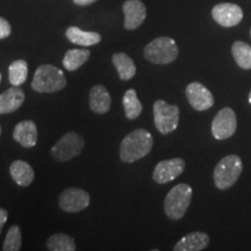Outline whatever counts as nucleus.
Listing matches in <instances>:
<instances>
[{"label": "nucleus", "instance_id": "f03ea898", "mask_svg": "<svg viewBox=\"0 0 251 251\" xmlns=\"http://www.w3.org/2000/svg\"><path fill=\"white\" fill-rule=\"evenodd\" d=\"M67 86L64 72L57 67L43 64L36 69L31 87L39 93H55Z\"/></svg>", "mask_w": 251, "mask_h": 251}, {"label": "nucleus", "instance_id": "423d86ee", "mask_svg": "<svg viewBox=\"0 0 251 251\" xmlns=\"http://www.w3.org/2000/svg\"><path fill=\"white\" fill-rule=\"evenodd\" d=\"M153 121L157 130L168 135L177 129L179 124V107L170 105L164 100H157L153 103Z\"/></svg>", "mask_w": 251, "mask_h": 251}, {"label": "nucleus", "instance_id": "f3484780", "mask_svg": "<svg viewBox=\"0 0 251 251\" xmlns=\"http://www.w3.org/2000/svg\"><path fill=\"white\" fill-rule=\"evenodd\" d=\"M209 236L202 231H194L184 236L174 247L175 251H200L208 246Z\"/></svg>", "mask_w": 251, "mask_h": 251}, {"label": "nucleus", "instance_id": "0eeeda50", "mask_svg": "<svg viewBox=\"0 0 251 251\" xmlns=\"http://www.w3.org/2000/svg\"><path fill=\"white\" fill-rule=\"evenodd\" d=\"M85 141L75 131H69L59 139L51 148L52 158L57 162H68L83 151Z\"/></svg>", "mask_w": 251, "mask_h": 251}, {"label": "nucleus", "instance_id": "b1692460", "mask_svg": "<svg viewBox=\"0 0 251 251\" xmlns=\"http://www.w3.org/2000/svg\"><path fill=\"white\" fill-rule=\"evenodd\" d=\"M231 54L240 68L251 70V47L242 41H236L231 47Z\"/></svg>", "mask_w": 251, "mask_h": 251}, {"label": "nucleus", "instance_id": "9d476101", "mask_svg": "<svg viewBox=\"0 0 251 251\" xmlns=\"http://www.w3.org/2000/svg\"><path fill=\"white\" fill-rule=\"evenodd\" d=\"M185 170V161L183 158H172L165 159V161L159 162L155 166L152 178L156 183L166 184L175 180L176 178L179 177Z\"/></svg>", "mask_w": 251, "mask_h": 251}, {"label": "nucleus", "instance_id": "9b49d317", "mask_svg": "<svg viewBox=\"0 0 251 251\" xmlns=\"http://www.w3.org/2000/svg\"><path fill=\"white\" fill-rule=\"evenodd\" d=\"M212 17L222 27H234L242 21L243 11L240 6L231 2H222L212 9Z\"/></svg>", "mask_w": 251, "mask_h": 251}, {"label": "nucleus", "instance_id": "6e6552de", "mask_svg": "<svg viewBox=\"0 0 251 251\" xmlns=\"http://www.w3.org/2000/svg\"><path fill=\"white\" fill-rule=\"evenodd\" d=\"M237 128L236 114L231 108L225 107L218 112L212 122V134L216 140H226L233 136Z\"/></svg>", "mask_w": 251, "mask_h": 251}, {"label": "nucleus", "instance_id": "c756f323", "mask_svg": "<svg viewBox=\"0 0 251 251\" xmlns=\"http://www.w3.org/2000/svg\"><path fill=\"white\" fill-rule=\"evenodd\" d=\"M249 102L251 103V92H250V94H249Z\"/></svg>", "mask_w": 251, "mask_h": 251}, {"label": "nucleus", "instance_id": "4468645a", "mask_svg": "<svg viewBox=\"0 0 251 251\" xmlns=\"http://www.w3.org/2000/svg\"><path fill=\"white\" fill-rule=\"evenodd\" d=\"M13 139L25 148H33L37 143V128L35 122L25 120L15 126Z\"/></svg>", "mask_w": 251, "mask_h": 251}, {"label": "nucleus", "instance_id": "aec40b11", "mask_svg": "<svg viewBox=\"0 0 251 251\" xmlns=\"http://www.w3.org/2000/svg\"><path fill=\"white\" fill-rule=\"evenodd\" d=\"M112 62L121 80H129L136 75V65L130 56L125 52H117L113 55Z\"/></svg>", "mask_w": 251, "mask_h": 251}, {"label": "nucleus", "instance_id": "5701e85b", "mask_svg": "<svg viewBox=\"0 0 251 251\" xmlns=\"http://www.w3.org/2000/svg\"><path fill=\"white\" fill-rule=\"evenodd\" d=\"M47 249L50 251H75L77 249L75 240L68 234L57 233L47 241Z\"/></svg>", "mask_w": 251, "mask_h": 251}, {"label": "nucleus", "instance_id": "dca6fc26", "mask_svg": "<svg viewBox=\"0 0 251 251\" xmlns=\"http://www.w3.org/2000/svg\"><path fill=\"white\" fill-rule=\"evenodd\" d=\"M112 103L111 94L103 85H94L90 91V107L94 113L105 114Z\"/></svg>", "mask_w": 251, "mask_h": 251}, {"label": "nucleus", "instance_id": "bb28decb", "mask_svg": "<svg viewBox=\"0 0 251 251\" xmlns=\"http://www.w3.org/2000/svg\"><path fill=\"white\" fill-rule=\"evenodd\" d=\"M12 33V27L11 25L6 19L0 17V40H4L6 37H8Z\"/></svg>", "mask_w": 251, "mask_h": 251}, {"label": "nucleus", "instance_id": "cd10ccee", "mask_svg": "<svg viewBox=\"0 0 251 251\" xmlns=\"http://www.w3.org/2000/svg\"><path fill=\"white\" fill-rule=\"evenodd\" d=\"M7 218H8L7 211L0 207V234H1V230L2 228H4L5 224L7 222Z\"/></svg>", "mask_w": 251, "mask_h": 251}, {"label": "nucleus", "instance_id": "2f4dec72", "mask_svg": "<svg viewBox=\"0 0 251 251\" xmlns=\"http://www.w3.org/2000/svg\"><path fill=\"white\" fill-rule=\"evenodd\" d=\"M0 80H1V74H0Z\"/></svg>", "mask_w": 251, "mask_h": 251}, {"label": "nucleus", "instance_id": "ddd939ff", "mask_svg": "<svg viewBox=\"0 0 251 251\" xmlns=\"http://www.w3.org/2000/svg\"><path fill=\"white\" fill-rule=\"evenodd\" d=\"M122 9L125 14L124 26L127 30L137 29L147 18V7L141 0H126Z\"/></svg>", "mask_w": 251, "mask_h": 251}, {"label": "nucleus", "instance_id": "7c9ffc66", "mask_svg": "<svg viewBox=\"0 0 251 251\" xmlns=\"http://www.w3.org/2000/svg\"><path fill=\"white\" fill-rule=\"evenodd\" d=\"M0 135H1V126H0Z\"/></svg>", "mask_w": 251, "mask_h": 251}, {"label": "nucleus", "instance_id": "f257e3e1", "mask_svg": "<svg viewBox=\"0 0 251 251\" xmlns=\"http://www.w3.org/2000/svg\"><path fill=\"white\" fill-rule=\"evenodd\" d=\"M153 139L148 130L139 128L127 135L120 146V158L125 163H134L151 151Z\"/></svg>", "mask_w": 251, "mask_h": 251}, {"label": "nucleus", "instance_id": "f8f14e48", "mask_svg": "<svg viewBox=\"0 0 251 251\" xmlns=\"http://www.w3.org/2000/svg\"><path fill=\"white\" fill-rule=\"evenodd\" d=\"M186 97L190 105L197 111H206L214 105V98L211 91L198 81L188 84L186 87Z\"/></svg>", "mask_w": 251, "mask_h": 251}, {"label": "nucleus", "instance_id": "c85d7f7f", "mask_svg": "<svg viewBox=\"0 0 251 251\" xmlns=\"http://www.w3.org/2000/svg\"><path fill=\"white\" fill-rule=\"evenodd\" d=\"M72 1H74L76 5H79V6H87V5L93 4V2H96L97 0H72Z\"/></svg>", "mask_w": 251, "mask_h": 251}, {"label": "nucleus", "instance_id": "473e14b6", "mask_svg": "<svg viewBox=\"0 0 251 251\" xmlns=\"http://www.w3.org/2000/svg\"><path fill=\"white\" fill-rule=\"evenodd\" d=\"M250 35H251V29H250Z\"/></svg>", "mask_w": 251, "mask_h": 251}, {"label": "nucleus", "instance_id": "a878e982", "mask_svg": "<svg viewBox=\"0 0 251 251\" xmlns=\"http://www.w3.org/2000/svg\"><path fill=\"white\" fill-rule=\"evenodd\" d=\"M23 246V234L19 226H12L8 229L4 241L2 250L4 251H19Z\"/></svg>", "mask_w": 251, "mask_h": 251}, {"label": "nucleus", "instance_id": "2eb2a0df", "mask_svg": "<svg viewBox=\"0 0 251 251\" xmlns=\"http://www.w3.org/2000/svg\"><path fill=\"white\" fill-rule=\"evenodd\" d=\"M25 101V93L19 86H13L0 94V115L15 112Z\"/></svg>", "mask_w": 251, "mask_h": 251}, {"label": "nucleus", "instance_id": "39448f33", "mask_svg": "<svg viewBox=\"0 0 251 251\" xmlns=\"http://www.w3.org/2000/svg\"><path fill=\"white\" fill-rule=\"evenodd\" d=\"M179 50L171 37H157L144 48V57L153 64H169L176 61Z\"/></svg>", "mask_w": 251, "mask_h": 251}, {"label": "nucleus", "instance_id": "4be33fe9", "mask_svg": "<svg viewBox=\"0 0 251 251\" xmlns=\"http://www.w3.org/2000/svg\"><path fill=\"white\" fill-rule=\"evenodd\" d=\"M122 103H124L126 117L129 120H135L142 113V103L137 98V93L134 89H129L125 93Z\"/></svg>", "mask_w": 251, "mask_h": 251}, {"label": "nucleus", "instance_id": "a211bd4d", "mask_svg": "<svg viewBox=\"0 0 251 251\" xmlns=\"http://www.w3.org/2000/svg\"><path fill=\"white\" fill-rule=\"evenodd\" d=\"M9 172H11L12 178H13L15 183L19 186L23 187L29 186L33 183L34 177H35L33 168L27 162L20 161V159L12 163L11 168H9Z\"/></svg>", "mask_w": 251, "mask_h": 251}, {"label": "nucleus", "instance_id": "412c9836", "mask_svg": "<svg viewBox=\"0 0 251 251\" xmlns=\"http://www.w3.org/2000/svg\"><path fill=\"white\" fill-rule=\"evenodd\" d=\"M90 56V50L70 49L65 52L64 58H63V67L69 71H76L89 61Z\"/></svg>", "mask_w": 251, "mask_h": 251}, {"label": "nucleus", "instance_id": "7ed1b4c3", "mask_svg": "<svg viewBox=\"0 0 251 251\" xmlns=\"http://www.w3.org/2000/svg\"><path fill=\"white\" fill-rule=\"evenodd\" d=\"M192 196V188L187 184H178L172 187L164 200V211L168 218L171 220L183 218L190 206Z\"/></svg>", "mask_w": 251, "mask_h": 251}, {"label": "nucleus", "instance_id": "20e7f679", "mask_svg": "<svg viewBox=\"0 0 251 251\" xmlns=\"http://www.w3.org/2000/svg\"><path fill=\"white\" fill-rule=\"evenodd\" d=\"M243 170V164L237 155L226 156L215 166L213 178L219 190H227L236 183Z\"/></svg>", "mask_w": 251, "mask_h": 251}, {"label": "nucleus", "instance_id": "6ab92c4d", "mask_svg": "<svg viewBox=\"0 0 251 251\" xmlns=\"http://www.w3.org/2000/svg\"><path fill=\"white\" fill-rule=\"evenodd\" d=\"M65 35H67V39L71 43L83 47L98 45L100 41H101V35L99 33L81 30L78 27H69L67 31H65Z\"/></svg>", "mask_w": 251, "mask_h": 251}, {"label": "nucleus", "instance_id": "1a4fd4ad", "mask_svg": "<svg viewBox=\"0 0 251 251\" xmlns=\"http://www.w3.org/2000/svg\"><path fill=\"white\" fill-rule=\"evenodd\" d=\"M90 194L83 188H67L59 196L58 205L64 212L77 213L84 211L90 205Z\"/></svg>", "mask_w": 251, "mask_h": 251}, {"label": "nucleus", "instance_id": "393cba45", "mask_svg": "<svg viewBox=\"0 0 251 251\" xmlns=\"http://www.w3.org/2000/svg\"><path fill=\"white\" fill-rule=\"evenodd\" d=\"M28 76V65L24 59L14 61L8 68V79L12 86H20L26 81Z\"/></svg>", "mask_w": 251, "mask_h": 251}]
</instances>
